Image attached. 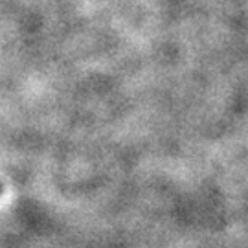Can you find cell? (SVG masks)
<instances>
[{
    "instance_id": "obj_1",
    "label": "cell",
    "mask_w": 248,
    "mask_h": 248,
    "mask_svg": "<svg viewBox=\"0 0 248 248\" xmlns=\"http://www.w3.org/2000/svg\"><path fill=\"white\" fill-rule=\"evenodd\" d=\"M0 191H2V184H0Z\"/></svg>"
}]
</instances>
